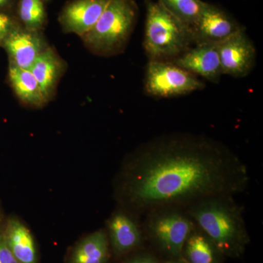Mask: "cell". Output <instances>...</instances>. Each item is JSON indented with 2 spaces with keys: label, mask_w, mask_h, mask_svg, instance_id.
Here are the masks:
<instances>
[{
  "label": "cell",
  "mask_w": 263,
  "mask_h": 263,
  "mask_svg": "<svg viewBox=\"0 0 263 263\" xmlns=\"http://www.w3.org/2000/svg\"><path fill=\"white\" fill-rule=\"evenodd\" d=\"M195 226L215 243L226 257L240 258L250 238L243 208L232 195L205 197L185 209Z\"/></svg>",
  "instance_id": "7a4b0ae2"
},
{
  "label": "cell",
  "mask_w": 263,
  "mask_h": 263,
  "mask_svg": "<svg viewBox=\"0 0 263 263\" xmlns=\"http://www.w3.org/2000/svg\"><path fill=\"white\" fill-rule=\"evenodd\" d=\"M110 247L105 229L86 235L72 247L67 263H108Z\"/></svg>",
  "instance_id": "9a60e30c"
},
{
  "label": "cell",
  "mask_w": 263,
  "mask_h": 263,
  "mask_svg": "<svg viewBox=\"0 0 263 263\" xmlns=\"http://www.w3.org/2000/svg\"><path fill=\"white\" fill-rule=\"evenodd\" d=\"M18 1V0H0V12L15 15L13 11H15Z\"/></svg>",
  "instance_id": "603a6c76"
},
{
  "label": "cell",
  "mask_w": 263,
  "mask_h": 263,
  "mask_svg": "<svg viewBox=\"0 0 263 263\" xmlns=\"http://www.w3.org/2000/svg\"><path fill=\"white\" fill-rule=\"evenodd\" d=\"M47 103L54 98L59 82L66 70V62L49 46L37 57L29 69Z\"/></svg>",
  "instance_id": "4fadbf2b"
},
{
  "label": "cell",
  "mask_w": 263,
  "mask_h": 263,
  "mask_svg": "<svg viewBox=\"0 0 263 263\" xmlns=\"http://www.w3.org/2000/svg\"><path fill=\"white\" fill-rule=\"evenodd\" d=\"M3 211H2L1 207H0V224L2 223V221H3Z\"/></svg>",
  "instance_id": "d4e9b609"
},
{
  "label": "cell",
  "mask_w": 263,
  "mask_h": 263,
  "mask_svg": "<svg viewBox=\"0 0 263 263\" xmlns=\"http://www.w3.org/2000/svg\"><path fill=\"white\" fill-rule=\"evenodd\" d=\"M43 3H48V2H49L50 0H43Z\"/></svg>",
  "instance_id": "484cf974"
},
{
  "label": "cell",
  "mask_w": 263,
  "mask_h": 263,
  "mask_svg": "<svg viewBox=\"0 0 263 263\" xmlns=\"http://www.w3.org/2000/svg\"><path fill=\"white\" fill-rule=\"evenodd\" d=\"M15 15L24 28L43 31L47 24V15L43 0H18Z\"/></svg>",
  "instance_id": "ac0fdd59"
},
{
  "label": "cell",
  "mask_w": 263,
  "mask_h": 263,
  "mask_svg": "<svg viewBox=\"0 0 263 263\" xmlns=\"http://www.w3.org/2000/svg\"><path fill=\"white\" fill-rule=\"evenodd\" d=\"M247 165L220 141L192 133L156 137L135 150L115 183L121 208L135 216L158 208L186 209L216 195L235 196L249 186Z\"/></svg>",
  "instance_id": "6da1fadb"
},
{
  "label": "cell",
  "mask_w": 263,
  "mask_h": 263,
  "mask_svg": "<svg viewBox=\"0 0 263 263\" xmlns=\"http://www.w3.org/2000/svg\"><path fill=\"white\" fill-rule=\"evenodd\" d=\"M0 47L7 52L9 63L29 70L49 45L43 31L29 30L21 26L2 41Z\"/></svg>",
  "instance_id": "30bf717a"
},
{
  "label": "cell",
  "mask_w": 263,
  "mask_h": 263,
  "mask_svg": "<svg viewBox=\"0 0 263 263\" xmlns=\"http://www.w3.org/2000/svg\"><path fill=\"white\" fill-rule=\"evenodd\" d=\"M106 226L110 249L116 257H124L141 249L144 233L131 213L121 208L109 217Z\"/></svg>",
  "instance_id": "9c48e42d"
},
{
  "label": "cell",
  "mask_w": 263,
  "mask_h": 263,
  "mask_svg": "<svg viewBox=\"0 0 263 263\" xmlns=\"http://www.w3.org/2000/svg\"><path fill=\"white\" fill-rule=\"evenodd\" d=\"M143 233L166 258L181 257L185 241L195 227L185 209L158 208L146 214Z\"/></svg>",
  "instance_id": "5b68a950"
},
{
  "label": "cell",
  "mask_w": 263,
  "mask_h": 263,
  "mask_svg": "<svg viewBox=\"0 0 263 263\" xmlns=\"http://www.w3.org/2000/svg\"><path fill=\"white\" fill-rule=\"evenodd\" d=\"M162 263H188L184 259H183L182 257H176V258H169L166 259L164 262Z\"/></svg>",
  "instance_id": "cb8c5ba5"
},
{
  "label": "cell",
  "mask_w": 263,
  "mask_h": 263,
  "mask_svg": "<svg viewBox=\"0 0 263 263\" xmlns=\"http://www.w3.org/2000/svg\"><path fill=\"white\" fill-rule=\"evenodd\" d=\"M5 240L19 263H37V247L27 226L15 216H11L3 228Z\"/></svg>",
  "instance_id": "5bb4252c"
},
{
  "label": "cell",
  "mask_w": 263,
  "mask_h": 263,
  "mask_svg": "<svg viewBox=\"0 0 263 263\" xmlns=\"http://www.w3.org/2000/svg\"><path fill=\"white\" fill-rule=\"evenodd\" d=\"M181 257L188 263H224L226 257L196 226L183 245Z\"/></svg>",
  "instance_id": "e0dca14e"
},
{
  "label": "cell",
  "mask_w": 263,
  "mask_h": 263,
  "mask_svg": "<svg viewBox=\"0 0 263 263\" xmlns=\"http://www.w3.org/2000/svg\"><path fill=\"white\" fill-rule=\"evenodd\" d=\"M138 16V7L134 0H108L97 23L81 40L98 56H116L127 47Z\"/></svg>",
  "instance_id": "277c9868"
},
{
  "label": "cell",
  "mask_w": 263,
  "mask_h": 263,
  "mask_svg": "<svg viewBox=\"0 0 263 263\" xmlns=\"http://www.w3.org/2000/svg\"><path fill=\"white\" fill-rule=\"evenodd\" d=\"M0 263H19L5 240L3 229L0 230Z\"/></svg>",
  "instance_id": "7402d4cb"
},
{
  "label": "cell",
  "mask_w": 263,
  "mask_h": 263,
  "mask_svg": "<svg viewBox=\"0 0 263 263\" xmlns=\"http://www.w3.org/2000/svg\"><path fill=\"white\" fill-rule=\"evenodd\" d=\"M158 2L171 14L190 27L196 23L205 3L202 0H158Z\"/></svg>",
  "instance_id": "d6986e66"
},
{
  "label": "cell",
  "mask_w": 263,
  "mask_h": 263,
  "mask_svg": "<svg viewBox=\"0 0 263 263\" xmlns=\"http://www.w3.org/2000/svg\"><path fill=\"white\" fill-rule=\"evenodd\" d=\"M0 45H1V43H0Z\"/></svg>",
  "instance_id": "4316f807"
},
{
  "label": "cell",
  "mask_w": 263,
  "mask_h": 263,
  "mask_svg": "<svg viewBox=\"0 0 263 263\" xmlns=\"http://www.w3.org/2000/svg\"><path fill=\"white\" fill-rule=\"evenodd\" d=\"M143 48L148 61L172 62L194 45L191 27L162 5L146 0Z\"/></svg>",
  "instance_id": "3957f363"
},
{
  "label": "cell",
  "mask_w": 263,
  "mask_h": 263,
  "mask_svg": "<svg viewBox=\"0 0 263 263\" xmlns=\"http://www.w3.org/2000/svg\"><path fill=\"white\" fill-rule=\"evenodd\" d=\"M21 26L15 15L0 12V43Z\"/></svg>",
  "instance_id": "ffe728a7"
},
{
  "label": "cell",
  "mask_w": 263,
  "mask_h": 263,
  "mask_svg": "<svg viewBox=\"0 0 263 263\" xmlns=\"http://www.w3.org/2000/svg\"><path fill=\"white\" fill-rule=\"evenodd\" d=\"M223 75L243 78L253 70L256 48L242 28L218 44Z\"/></svg>",
  "instance_id": "ba28073f"
},
{
  "label": "cell",
  "mask_w": 263,
  "mask_h": 263,
  "mask_svg": "<svg viewBox=\"0 0 263 263\" xmlns=\"http://www.w3.org/2000/svg\"><path fill=\"white\" fill-rule=\"evenodd\" d=\"M171 62L212 83H219L223 76L218 44L195 45Z\"/></svg>",
  "instance_id": "7c38bea8"
},
{
  "label": "cell",
  "mask_w": 263,
  "mask_h": 263,
  "mask_svg": "<svg viewBox=\"0 0 263 263\" xmlns=\"http://www.w3.org/2000/svg\"><path fill=\"white\" fill-rule=\"evenodd\" d=\"M242 28L224 10L205 2L196 23L191 27L194 45L219 44Z\"/></svg>",
  "instance_id": "52a82bcc"
},
{
  "label": "cell",
  "mask_w": 263,
  "mask_h": 263,
  "mask_svg": "<svg viewBox=\"0 0 263 263\" xmlns=\"http://www.w3.org/2000/svg\"><path fill=\"white\" fill-rule=\"evenodd\" d=\"M205 83L171 62L148 61L144 91L151 97L170 98L203 89Z\"/></svg>",
  "instance_id": "8992f818"
},
{
  "label": "cell",
  "mask_w": 263,
  "mask_h": 263,
  "mask_svg": "<svg viewBox=\"0 0 263 263\" xmlns=\"http://www.w3.org/2000/svg\"><path fill=\"white\" fill-rule=\"evenodd\" d=\"M8 76L12 89L23 105L33 108H41L47 105L41 87L30 70L9 63Z\"/></svg>",
  "instance_id": "2e32d148"
},
{
  "label": "cell",
  "mask_w": 263,
  "mask_h": 263,
  "mask_svg": "<svg viewBox=\"0 0 263 263\" xmlns=\"http://www.w3.org/2000/svg\"><path fill=\"white\" fill-rule=\"evenodd\" d=\"M122 263H162L155 254L149 251L139 249Z\"/></svg>",
  "instance_id": "44dd1931"
},
{
  "label": "cell",
  "mask_w": 263,
  "mask_h": 263,
  "mask_svg": "<svg viewBox=\"0 0 263 263\" xmlns=\"http://www.w3.org/2000/svg\"><path fill=\"white\" fill-rule=\"evenodd\" d=\"M108 0H70L62 8L59 22L65 34L81 37L89 32L102 15Z\"/></svg>",
  "instance_id": "8fae6325"
}]
</instances>
